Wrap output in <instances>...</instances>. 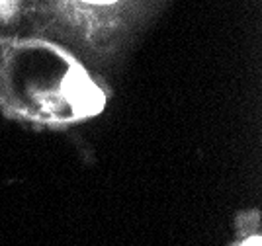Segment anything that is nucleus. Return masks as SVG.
I'll return each mask as SVG.
<instances>
[{"label": "nucleus", "mask_w": 262, "mask_h": 246, "mask_svg": "<svg viewBox=\"0 0 262 246\" xmlns=\"http://www.w3.org/2000/svg\"><path fill=\"white\" fill-rule=\"evenodd\" d=\"M65 92L78 114H98L104 104L102 92L80 69H71L65 80Z\"/></svg>", "instance_id": "nucleus-1"}, {"label": "nucleus", "mask_w": 262, "mask_h": 246, "mask_svg": "<svg viewBox=\"0 0 262 246\" xmlns=\"http://www.w3.org/2000/svg\"><path fill=\"white\" fill-rule=\"evenodd\" d=\"M241 246H260V238H258V236H252L249 240H245Z\"/></svg>", "instance_id": "nucleus-2"}, {"label": "nucleus", "mask_w": 262, "mask_h": 246, "mask_svg": "<svg viewBox=\"0 0 262 246\" xmlns=\"http://www.w3.org/2000/svg\"><path fill=\"white\" fill-rule=\"evenodd\" d=\"M86 2H98V4H106V2H116V0H86Z\"/></svg>", "instance_id": "nucleus-3"}]
</instances>
